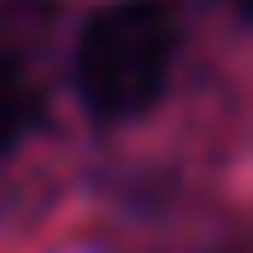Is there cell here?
Returning <instances> with one entry per match:
<instances>
[{
	"label": "cell",
	"mask_w": 253,
	"mask_h": 253,
	"mask_svg": "<svg viewBox=\"0 0 253 253\" xmlns=\"http://www.w3.org/2000/svg\"><path fill=\"white\" fill-rule=\"evenodd\" d=\"M177 65V12L171 0H112L100 6L71 53V83L88 118L129 124L159 106Z\"/></svg>",
	"instance_id": "6da1fadb"
},
{
	"label": "cell",
	"mask_w": 253,
	"mask_h": 253,
	"mask_svg": "<svg viewBox=\"0 0 253 253\" xmlns=\"http://www.w3.org/2000/svg\"><path fill=\"white\" fill-rule=\"evenodd\" d=\"M53 0H0V159L18 153L47 118V36Z\"/></svg>",
	"instance_id": "7a4b0ae2"
},
{
	"label": "cell",
	"mask_w": 253,
	"mask_h": 253,
	"mask_svg": "<svg viewBox=\"0 0 253 253\" xmlns=\"http://www.w3.org/2000/svg\"><path fill=\"white\" fill-rule=\"evenodd\" d=\"M224 253H248V248H242V242H230V248H224Z\"/></svg>",
	"instance_id": "3957f363"
}]
</instances>
